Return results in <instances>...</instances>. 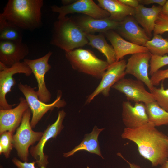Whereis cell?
Here are the masks:
<instances>
[{
    "label": "cell",
    "mask_w": 168,
    "mask_h": 168,
    "mask_svg": "<svg viewBox=\"0 0 168 168\" xmlns=\"http://www.w3.org/2000/svg\"><path fill=\"white\" fill-rule=\"evenodd\" d=\"M137 146L139 154L153 167L160 166L168 160V137L150 122L134 128H125L121 134Z\"/></svg>",
    "instance_id": "6da1fadb"
},
{
    "label": "cell",
    "mask_w": 168,
    "mask_h": 168,
    "mask_svg": "<svg viewBox=\"0 0 168 168\" xmlns=\"http://www.w3.org/2000/svg\"><path fill=\"white\" fill-rule=\"evenodd\" d=\"M42 0H9L0 14L5 20L21 30H33L42 24Z\"/></svg>",
    "instance_id": "7a4b0ae2"
},
{
    "label": "cell",
    "mask_w": 168,
    "mask_h": 168,
    "mask_svg": "<svg viewBox=\"0 0 168 168\" xmlns=\"http://www.w3.org/2000/svg\"><path fill=\"white\" fill-rule=\"evenodd\" d=\"M86 34L72 17L58 19L53 25L50 44L68 51L88 44Z\"/></svg>",
    "instance_id": "3957f363"
},
{
    "label": "cell",
    "mask_w": 168,
    "mask_h": 168,
    "mask_svg": "<svg viewBox=\"0 0 168 168\" xmlns=\"http://www.w3.org/2000/svg\"><path fill=\"white\" fill-rule=\"evenodd\" d=\"M65 53L73 69L96 79H101L109 65L89 49L79 48Z\"/></svg>",
    "instance_id": "277c9868"
},
{
    "label": "cell",
    "mask_w": 168,
    "mask_h": 168,
    "mask_svg": "<svg viewBox=\"0 0 168 168\" xmlns=\"http://www.w3.org/2000/svg\"><path fill=\"white\" fill-rule=\"evenodd\" d=\"M19 90L24 95L32 114L30 121L32 128H34L44 115L49 111L55 108L59 109L64 107L66 102L61 99L62 93L58 91L55 100L52 103L47 104L40 100L38 97L37 91L35 88L27 84L20 82L18 84Z\"/></svg>",
    "instance_id": "5b68a950"
},
{
    "label": "cell",
    "mask_w": 168,
    "mask_h": 168,
    "mask_svg": "<svg viewBox=\"0 0 168 168\" xmlns=\"http://www.w3.org/2000/svg\"><path fill=\"white\" fill-rule=\"evenodd\" d=\"M31 110L29 108L25 112L21 123L13 137V147L17 152L20 158L27 162L29 148L41 138L43 132L33 131L30 121Z\"/></svg>",
    "instance_id": "8992f818"
},
{
    "label": "cell",
    "mask_w": 168,
    "mask_h": 168,
    "mask_svg": "<svg viewBox=\"0 0 168 168\" xmlns=\"http://www.w3.org/2000/svg\"><path fill=\"white\" fill-rule=\"evenodd\" d=\"M32 71L24 61L7 67L0 63V109L7 110L12 108V105L7 102L6 96L11 91L16 82L13 76L17 73H23L26 76H30Z\"/></svg>",
    "instance_id": "52a82bcc"
},
{
    "label": "cell",
    "mask_w": 168,
    "mask_h": 168,
    "mask_svg": "<svg viewBox=\"0 0 168 168\" xmlns=\"http://www.w3.org/2000/svg\"><path fill=\"white\" fill-rule=\"evenodd\" d=\"M52 11L58 14V19H61L70 14L80 13L94 18L103 19L110 17L109 13L92 0H76L69 5L51 6Z\"/></svg>",
    "instance_id": "ba28073f"
},
{
    "label": "cell",
    "mask_w": 168,
    "mask_h": 168,
    "mask_svg": "<svg viewBox=\"0 0 168 168\" xmlns=\"http://www.w3.org/2000/svg\"><path fill=\"white\" fill-rule=\"evenodd\" d=\"M126 63L125 60L122 59L109 64L99 85L88 96L86 103H90L100 94L104 96H108L110 88L126 75Z\"/></svg>",
    "instance_id": "9c48e42d"
},
{
    "label": "cell",
    "mask_w": 168,
    "mask_h": 168,
    "mask_svg": "<svg viewBox=\"0 0 168 168\" xmlns=\"http://www.w3.org/2000/svg\"><path fill=\"white\" fill-rule=\"evenodd\" d=\"M66 115L64 110L59 111L56 121L47 127L37 144L31 147L30 149L31 155L36 160V163L40 168H46L49 163L48 156L44 152V145L48 140L52 138H55L59 134L64 128L63 122Z\"/></svg>",
    "instance_id": "30bf717a"
},
{
    "label": "cell",
    "mask_w": 168,
    "mask_h": 168,
    "mask_svg": "<svg viewBox=\"0 0 168 168\" xmlns=\"http://www.w3.org/2000/svg\"><path fill=\"white\" fill-rule=\"evenodd\" d=\"M52 54V52L49 51L44 56L37 59L24 60V62L31 69L37 82L38 98L45 103L49 102L51 98V94L46 87L44 77L46 73L51 68L48 61Z\"/></svg>",
    "instance_id": "8fae6325"
},
{
    "label": "cell",
    "mask_w": 168,
    "mask_h": 168,
    "mask_svg": "<svg viewBox=\"0 0 168 168\" xmlns=\"http://www.w3.org/2000/svg\"><path fill=\"white\" fill-rule=\"evenodd\" d=\"M142 82L124 77L115 83L112 88L123 93L127 99L136 102L147 104L155 101L152 95L147 91Z\"/></svg>",
    "instance_id": "7c38bea8"
},
{
    "label": "cell",
    "mask_w": 168,
    "mask_h": 168,
    "mask_svg": "<svg viewBox=\"0 0 168 168\" xmlns=\"http://www.w3.org/2000/svg\"><path fill=\"white\" fill-rule=\"evenodd\" d=\"M151 56L149 52L132 54L128 60L125 70L126 74L133 75L137 80L143 82L150 92L154 87L149 78L148 72Z\"/></svg>",
    "instance_id": "4fadbf2b"
},
{
    "label": "cell",
    "mask_w": 168,
    "mask_h": 168,
    "mask_svg": "<svg viewBox=\"0 0 168 168\" xmlns=\"http://www.w3.org/2000/svg\"><path fill=\"white\" fill-rule=\"evenodd\" d=\"M122 119L126 128H134L140 127L149 122L145 105L136 102L133 105L128 101L122 103Z\"/></svg>",
    "instance_id": "5bb4252c"
},
{
    "label": "cell",
    "mask_w": 168,
    "mask_h": 168,
    "mask_svg": "<svg viewBox=\"0 0 168 168\" xmlns=\"http://www.w3.org/2000/svg\"><path fill=\"white\" fill-rule=\"evenodd\" d=\"M29 53L27 46L22 42L0 40V63L7 67L21 62Z\"/></svg>",
    "instance_id": "9a60e30c"
},
{
    "label": "cell",
    "mask_w": 168,
    "mask_h": 168,
    "mask_svg": "<svg viewBox=\"0 0 168 168\" xmlns=\"http://www.w3.org/2000/svg\"><path fill=\"white\" fill-rule=\"evenodd\" d=\"M19 101L14 108L0 110V134L7 131L14 133L21 124L25 112L29 108L25 99L21 97Z\"/></svg>",
    "instance_id": "2e32d148"
},
{
    "label": "cell",
    "mask_w": 168,
    "mask_h": 168,
    "mask_svg": "<svg viewBox=\"0 0 168 168\" xmlns=\"http://www.w3.org/2000/svg\"><path fill=\"white\" fill-rule=\"evenodd\" d=\"M116 30L120 36L136 44L144 46L150 40L143 29L139 26L135 18L131 16H127L119 22Z\"/></svg>",
    "instance_id": "e0dca14e"
},
{
    "label": "cell",
    "mask_w": 168,
    "mask_h": 168,
    "mask_svg": "<svg viewBox=\"0 0 168 168\" xmlns=\"http://www.w3.org/2000/svg\"><path fill=\"white\" fill-rule=\"evenodd\" d=\"M105 34L114 48L117 61H119L128 54L149 52L145 46L136 44L125 40L113 30H109Z\"/></svg>",
    "instance_id": "ac0fdd59"
},
{
    "label": "cell",
    "mask_w": 168,
    "mask_h": 168,
    "mask_svg": "<svg viewBox=\"0 0 168 168\" xmlns=\"http://www.w3.org/2000/svg\"><path fill=\"white\" fill-rule=\"evenodd\" d=\"M74 19L86 34L95 32L105 34L109 30H116L119 23L109 18L98 19L86 15Z\"/></svg>",
    "instance_id": "d6986e66"
},
{
    "label": "cell",
    "mask_w": 168,
    "mask_h": 168,
    "mask_svg": "<svg viewBox=\"0 0 168 168\" xmlns=\"http://www.w3.org/2000/svg\"><path fill=\"white\" fill-rule=\"evenodd\" d=\"M162 7L153 5L147 7L140 4L135 9L133 16L136 21L143 28L149 37L151 36L154 29L156 21L162 11Z\"/></svg>",
    "instance_id": "ffe728a7"
},
{
    "label": "cell",
    "mask_w": 168,
    "mask_h": 168,
    "mask_svg": "<svg viewBox=\"0 0 168 168\" xmlns=\"http://www.w3.org/2000/svg\"><path fill=\"white\" fill-rule=\"evenodd\" d=\"M98 5L110 14L109 18L120 22L128 16H133L135 9L126 6L119 0H98Z\"/></svg>",
    "instance_id": "44dd1931"
},
{
    "label": "cell",
    "mask_w": 168,
    "mask_h": 168,
    "mask_svg": "<svg viewBox=\"0 0 168 168\" xmlns=\"http://www.w3.org/2000/svg\"><path fill=\"white\" fill-rule=\"evenodd\" d=\"M104 129V128L99 129L96 126H94L90 133L85 134L83 139L79 145L76 146L71 151L64 153L63 156L68 157L78 151L84 150L90 153L96 154L104 159L100 150L98 138L100 133Z\"/></svg>",
    "instance_id": "7402d4cb"
},
{
    "label": "cell",
    "mask_w": 168,
    "mask_h": 168,
    "mask_svg": "<svg viewBox=\"0 0 168 168\" xmlns=\"http://www.w3.org/2000/svg\"><path fill=\"white\" fill-rule=\"evenodd\" d=\"M103 34L97 35L86 34L88 41V44L96 49L103 54L109 64H111L117 61L115 53L112 45L107 43Z\"/></svg>",
    "instance_id": "603a6c76"
},
{
    "label": "cell",
    "mask_w": 168,
    "mask_h": 168,
    "mask_svg": "<svg viewBox=\"0 0 168 168\" xmlns=\"http://www.w3.org/2000/svg\"><path fill=\"white\" fill-rule=\"evenodd\" d=\"M145 105L149 122L156 127L168 125V112L160 107L155 101Z\"/></svg>",
    "instance_id": "cb8c5ba5"
},
{
    "label": "cell",
    "mask_w": 168,
    "mask_h": 168,
    "mask_svg": "<svg viewBox=\"0 0 168 168\" xmlns=\"http://www.w3.org/2000/svg\"><path fill=\"white\" fill-rule=\"evenodd\" d=\"M21 29L7 21L0 19V40L22 42Z\"/></svg>",
    "instance_id": "d4e9b609"
},
{
    "label": "cell",
    "mask_w": 168,
    "mask_h": 168,
    "mask_svg": "<svg viewBox=\"0 0 168 168\" xmlns=\"http://www.w3.org/2000/svg\"><path fill=\"white\" fill-rule=\"evenodd\" d=\"M152 54L163 56L168 54V39L160 35H154L144 45Z\"/></svg>",
    "instance_id": "484cf974"
},
{
    "label": "cell",
    "mask_w": 168,
    "mask_h": 168,
    "mask_svg": "<svg viewBox=\"0 0 168 168\" xmlns=\"http://www.w3.org/2000/svg\"><path fill=\"white\" fill-rule=\"evenodd\" d=\"M153 95L155 101L159 105L168 112V88L165 89L163 83L160 88L154 86L150 92Z\"/></svg>",
    "instance_id": "4316f807"
},
{
    "label": "cell",
    "mask_w": 168,
    "mask_h": 168,
    "mask_svg": "<svg viewBox=\"0 0 168 168\" xmlns=\"http://www.w3.org/2000/svg\"><path fill=\"white\" fill-rule=\"evenodd\" d=\"M13 133L9 131L3 132L0 134V154H3L5 157L8 158L13 146Z\"/></svg>",
    "instance_id": "83f0119b"
},
{
    "label": "cell",
    "mask_w": 168,
    "mask_h": 168,
    "mask_svg": "<svg viewBox=\"0 0 168 168\" xmlns=\"http://www.w3.org/2000/svg\"><path fill=\"white\" fill-rule=\"evenodd\" d=\"M168 65V56L152 54L150 61L149 75L152 76L161 67Z\"/></svg>",
    "instance_id": "f1b7e54d"
},
{
    "label": "cell",
    "mask_w": 168,
    "mask_h": 168,
    "mask_svg": "<svg viewBox=\"0 0 168 168\" xmlns=\"http://www.w3.org/2000/svg\"><path fill=\"white\" fill-rule=\"evenodd\" d=\"M168 32V17L162 11L156 21L153 35H161Z\"/></svg>",
    "instance_id": "f546056e"
},
{
    "label": "cell",
    "mask_w": 168,
    "mask_h": 168,
    "mask_svg": "<svg viewBox=\"0 0 168 168\" xmlns=\"http://www.w3.org/2000/svg\"><path fill=\"white\" fill-rule=\"evenodd\" d=\"M152 85H158L161 81L168 79V68L165 70H159L154 73L150 78Z\"/></svg>",
    "instance_id": "4dcf8cb0"
},
{
    "label": "cell",
    "mask_w": 168,
    "mask_h": 168,
    "mask_svg": "<svg viewBox=\"0 0 168 168\" xmlns=\"http://www.w3.org/2000/svg\"><path fill=\"white\" fill-rule=\"evenodd\" d=\"M13 164L18 168H36L35 166L36 161L31 162H22L17 158L14 157L12 159Z\"/></svg>",
    "instance_id": "1f68e13d"
},
{
    "label": "cell",
    "mask_w": 168,
    "mask_h": 168,
    "mask_svg": "<svg viewBox=\"0 0 168 168\" xmlns=\"http://www.w3.org/2000/svg\"><path fill=\"white\" fill-rule=\"evenodd\" d=\"M140 4L149 5L152 4H157L159 6L163 7L165 4L166 0H139Z\"/></svg>",
    "instance_id": "d6a6232c"
},
{
    "label": "cell",
    "mask_w": 168,
    "mask_h": 168,
    "mask_svg": "<svg viewBox=\"0 0 168 168\" xmlns=\"http://www.w3.org/2000/svg\"><path fill=\"white\" fill-rule=\"evenodd\" d=\"M123 4L134 9L137 8L140 4L138 0H119Z\"/></svg>",
    "instance_id": "836d02e7"
},
{
    "label": "cell",
    "mask_w": 168,
    "mask_h": 168,
    "mask_svg": "<svg viewBox=\"0 0 168 168\" xmlns=\"http://www.w3.org/2000/svg\"><path fill=\"white\" fill-rule=\"evenodd\" d=\"M119 155L122 157L129 164L130 168H141V167L138 165L135 164L134 163H131L129 161L125 159L120 154H119Z\"/></svg>",
    "instance_id": "e575fe53"
},
{
    "label": "cell",
    "mask_w": 168,
    "mask_h": 168,
    "mask_svg": "<svg viewBox=\"0 0 168 168\" xmlns=\"http://www.w3.org/2000/svg\"><path fill=\"white\" fill-rule=\"evenodd\" d=\"M162 12L168 17V0L162 7Z\"/></svg>",
    "instance_id": "d590c367"
},
{
    "label": "cell",
    "mask_w": 168,
    "mask_h": 168,
    "mask_svg": "<svg viewBox=\"0 0 168 168\" xmlns=\"http://www.w3.org/2000/svg\"><path fill=\"white\" fill-rule=\"evenodd\" d=\"M75 1L72 0H63L61 1V2L63 6H66L74 2Z\"/></svg>",
    "instance_id": "8d00e7d4"
},
{
    "label": "cell",
    "mask_w": 168,
    "mask_h": 168,
    "mask_svg": "<svg viewBox=\"0 0 168 168\" xmlns=\"http://www.w3.org/2000/svg\"><path fill=\"white\" fill-rule=\"evenodd\" d=\"M160 168H168V160L161 166Z\"/></svg>",
    "instance_id": "74e56055"
},
{
    "label": "cell",
    "mask_w": 168,
    "mask_h": 168,
    "mask_svg": "<svg viewBox=\"0 0 168 168\" xmlns=\"http://www.w3.org/2000/svg\"><path fill=\"white\" fill-rule=\"evenodd\" d=\"M0 168H2V166H1L0 167Z\"/></svg>",
    "instance_id": "f35d334b"
},
{
    "label": "cell",
    "mask_w": 168,
    "mask_h": 168,
    "mask_svg": "<svg viewBox=\"0 0 168 168\" xmlns=\"http://www.w3.org/2000/svg\"><path fill=\"white\" fill-rule=\"evenodd\" d=\"M167 136H168V135H167Z\"/></svg>",
    "instance_id": "ab89813d"
}]
</instances>
